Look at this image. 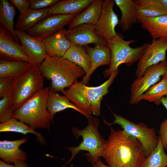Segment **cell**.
Returning <instances> with one entry per match:
<instances>
[{"mask_svg": "<svg viewBox=\"0 0 167 167\" xmlns=\"http://www.w3.org/2000/svg\"><path fill=\"white\" fill-rule=\"evenodd\" d=\"M110 133L102 157L110 167H140L145 158L142 146L123 130L110 126Z\"/></svg>", "mask_w": 167, "mask_h": 167, "instance_id": "obj_1", "label": "cell"}, {"mask_svg": "<svg viewBox=\"0 0 167 167\" xmlns=\"http://www.w3.org/2000/svg\"><path fill=\"white\" fill-rule=\"evenodd\" d=\"M39 68L44 78L50 81V89L55 92L70 88L86 74L81 67L62 57L47 55Z\"/></svg>", "mask_w": 167, "mask_h": 167, "instance_id": "obj_2", "label": "cell"}, {"mask_svg": "<svg viewBox=\"0 0 167 167\" xmlns=\"http://www.w3.org/2000/svg\"><path fill=\"white\" fill-rule=\"evenodd\" d=\"M119 70L113 73L108 79L100 85L88 87L77 81L61 92L71 102L90 115H101V104L104 96L118 75Z\"/></svg>", "mask_w": 167, "mask_h": 167, "instance_id": "obj_3", "label": "cell"}, {"mask_svg": "<svg viewBox=\"0 0 167 167\" xmlns=\"http://www.w3.org/2000/svg\"><path fill=\"white\" fill-rule=\"evenodd\" d=\"M87 119L88 123L83 129L79 130L76 127L72 128V133L76 138H78L81 136L83 140L77 146H70L66 148L71 152L72 156L64 166L72 161L82 151L88 152L85 155L88 161L93 165L95 164L97 158L102 157L107 140H105L99 132L100 120L96 117L92 116Z\"/></svg>", "mask_w": 167, "mask_h": 167, "instance_id": "obj_4", "label": "cell"}, {"mask_svg": "<svg viewBox=\"0 0 167 167\" xmlns=\"http://www.w3.org/2000/svg\"><path fill=\"white\" fill-rule=\"evenodd\" d=\"M50 88L45 87L37 92L18 109L13 118L29 125L33 129L49 128L53 119L47 107Z\"/></svg>", "mask_w": 167, "mask_h": 167, "instance_id": "obj_5", "label": "cell"}, {"mask_svg": "<svg viewBox=\"0 0 167 167\" xmlns=\"http://www.w3.org/2000/svg\"><path fill=\"white\" fill-rule=\"evenodd\" d=\"M136 41L130 40H125L121 34L117 35L108 42L111 53V61L108 68L105 71V75L110 76L111 74L118 69L119 66L126 64L131 66L140 59L150 43H146L142 45L133 48L130 44Z\"/></svg>", "mask_w": 167, "mask_h": 167, "instance_id": "obj_6", "label": "cell"}, {"mask_svg": "<svg viewBox=\"0 0 167 167\" xmlns=\"http://www.w3.org/2000/svg\"><path fill=\"white\" fill-rule=\"evenodd\" d=\"M44 77L39 67L33 66L28 71L14 80L10 97L11 106L15 111L43 88Z\"/></svg>", "mask_w": 167, "mask_h": 167, "instance_id": "obj_7", "label": "cell"}, {"mask_svg": "<svg viewBox=\"0 0 167 167\" xmlns=\"http://www.w3.org/2000/svg\"><path fill=\"white\" fill-rule=\"evenodd\" d=\"M114 120L111 123L105 120L109 126L113 124L120 125L125 132L137 139L141 144L145 158L149 156L156 147L158 141L155 129L143 122L135 123L121 115L113 113Z\"/></svg>", "mask_w": 167, "mask_h": 167, "instance_id": "obj_8", "label": "cell"}, {"mask_svg": "<svg viewBox=\"0 0 167 167\" xmlns=\"http://www.w3.org/2000/svg\"><path fill=\"white\" fill-rule=\"evenodd\" d=\"M167 69L166 59L147 68L143 76L137 77L131 85L130 104L134 105L139 102L142 100V95L157 83Z\"/></svg>", "mask_w": 167, "mask_h": 167, "instance_id": "obj_9", "label": "cell"}, {"mask_svg": "<svg viewBox=\"0 0 167 167\" xmlns=\"http://www.w3.org/2000/svg\"><path fill=\"white\" fill-rule=\"evenodd\" d=\"M115 4L114 0L103 1L100 17L95 25L97 34L107 42L117 35L115 28L119 20L113 10Z\"/></svg>", "mask_w": 167, "mask_h": 167, "instance_id": "obj_10", "label": "cell"}, {"mask_svg": "<svg viewBox=\"0 0 167 167\" xmlns=\"http://www.w3.org/2000/svg\"><path fill=\"white\" fill-rule=\"evenodd\" d=\"M0 59L32 62L20 44L8 30L0 26Z\"/></svg>", "mask_w": 167, "mask_h": 167, "instance_id": "obj_11", "label": "cell"}, {"mask_svg": "<svg viewBox=\"0 0 167 167\" xmlns=\"http://www.w3.org/2000/svg\"><path fill=\"white\" fill-rule=\"evenodd\" d=\"M76 15H49L27 32L29 35L41 40L46 38L69 25Z\"/></svg>", "mask_w": 167, "mask_h": 167, "instance_id": "obj_12", "label": "cell"}, {"mask_svg": "<svg viewBox=\"0 0 167 167\" xmlns=\"http://www.w3.org/2000/svg\"><path fill=\"white\" fill-rule=\"evenodd\" d=\"M167 40L158 39L150 43L139 60L135 70L137 77H141L148 67L166 59Z\"/></svg>", "mask_w": 167, "mask_h": 167, "instance_id": "obj_13", "label": "cell"}, {"mask_svg": "<svg viewBox=\"0 0 167 167\" xmlns=\"http://www.w3.org/2000/svg\"><path fill=\"white\" fill-rule=\"evenodd\" d=\"M66 38L72 43L84 46L89 44L108 45L107 41L96 33L95 25L84 24L71 29L65 30Z\"/></svg>", "mask_w": 167, "mask_h": 167, "instance_id": "obj_14", "label": "cell"}, {"mask_svg": "<svg viewBox=\"0 0 167 167\" xmlns=\"http://www.w3.org/2000/svg\"><path fill=\"white\" fill-rule=\"evenodd\" d=\"M23 49L34 66L39 67L47 56L42 40L31 36L25 32L15 29Z\"/></svg>", "mask_w": 167, "mask_h": 167, "instance_id": "obj_15", "label": "cell"}, {"mask_svg": "<svg viewBox=\"0 0 167 167\" xmlns=\"http://www.w3.org/2000/svg\"><path fill=\"white\" fill-rule=\"evenodd\" d=\"M84 47L89 56L91 62L90 70L83 77L81 81L86 84L88 83L91 75L97 68L101 66H110L111 53L108 45H95L93 47L87 45Z\"/></svg>", "mask_w": 167, "mask_h": 167, "instance_id": "obj_16", "label": "cell"}, {"mask_svg": "<svg viewBox=\"0 0 167 167\" xmlns=\"http://www.w3.org/2000/svg\"><path fill=\"white\" fill-rule=\"evenodd\" d=\"M63 28L43 39L45 52L48 56L63 57L71 46L72 43L66 37Z\"/></svg>", "mask_w": 167, "mask_h": 167, "instance_id": "obj_17", "label": "cell"}, {"mask_svg": "<svg viewBox=\"0 0 167 167\" xmlns=\"http://www.w3.org/2000/svg\"><path fill=\"white\" fill-rule=\"evenodd\" d=\"M28 140L26 138L12 141L4 140L0 141V157L5 161L13 163L16 165L27 159L25 152L20 146Z\"/></svg>", "mask_w": 167, "mask_h": 167, "instance_id": "obj_18", "label": "cell"}, {"mask_svg": "<svg viewBox=\"0 0 167 167\" xmlns=\"http://www.w3.org/2000/svg\"><path fill=\"white\" fill-rule=\"evenodd\" d=\"M94 0H63L49 8V15H77L88 7Z\"/></svg>", "mask_w": 167, "mask_h": 167, "instance_id": "obj_19", "label": "cell"}, {"mask_svg": "<svg viewBox=\"0 0 167 167\" xmlns=\"http://www.w3.org/2000/svg\"><path fill=\"white\" fill-rule=\"evenodd\" d=\"M138 20L143 28L149 33L152 41L167 40V14L154 18H139Z\"/></svg>", "mask_w": 167, "mask_h": 167, "instance_id": "obj_20", "label": "cell"}, {"mask_svg": "<svg viewBox=\"0 0 167 167\" xmlns=\"http://www.w3.org/2000/svg\"><path fill=\"white\" fill-rule=\"evenodd\" d=\"M103 1L94 0L88 7L75 16L68 25V29L84 24L95 25L100 17Z\"/></svg>", "mask_w": 167, "mask_h": 167, "instance_id": "obj_21", "label": "cell"}, {"mask_svg": "<svg viewBox=\"0 0 167 167\" xmlns=\"http://www.w3.org/2000/svg\"><path fill=\"white\" fill-rule=\"evenodd\" d=\"M47 107L49 113L53 118L56 113L69 108L75 110L87 118L92 116L71 102L65 96L60 95L50 89L47 99Z\"/></svg>", "mask_w": 167, "mask_h": 167, "instance_id": "obj_22", "label": "cell"}, {"mask_svg": "<svg viewBox=\"0 0 167 167\" xmlns=\"http://www.w3.org/2000/svg\"><path fill=\"white\" fill-rule=\"evenodd\" d=\"M120 10L122 15L118 25L124 32L129 30L138 22L135 6L133 0H114Z\"/></svg>", "mask_w": 167, "mask_h": 167, "instance_id": "obj_23", "label": "cell"}, {"mask_svg": "<svg viewBox=\"0 0 167 167\" xmlns=\"http://www.w3.org/2000/svg\"><path fill=\"white\" fill-rule=\"evenodd\" d=\"M33 66L30 63L0 59V78L15 79L24 75Z\"/></svg>", "mask_w": 167, "mask_h": 167, "instance_id": "obj_24", "label": "cell"}, {"mask_svg": "<svg viewBox=\"0 0 167 167\" xmlns=\"http://www.w3.org/2000/svg\"><path fill=\"white\" fill-rule=\"evenodd\" d=\"M136 13L139 18H154L167 14L159 0H134Z\"/></svg>", "mask_w": 167, "mask_h": 167, "instance_id": "obj_25", "label": "cell"}, {"mask_svg": "<svg viewBox=\"0 0 167 167\" xmlns=\"http://www.w3.org/2000/svg\"><path fill=\"white\" fill-rule=\"evenodd\" d=\"M49 7L39 10L30 9L25 14H19L15 24V29L27 32L49 15Z\"/></svg>", "mask_w": 167, "mask_h": 167, "instance_id": "obj_26", "label": "cell"}, {"mask_svg": "<svg viewBox=\"0 0 167 167\" xmlns=\"http://www.w3.org/2000/svg\"><path fill=\"white\" fill-rule=\"evenodd\" d=\"M63 58L67 59L82 69L87 74L91 67V62L89 56L84 46L72 43L70 48Z\"/></svg>", "mask_w": 167, "mask_h": 167, "instance_id": "obj_27", "label": "cell"}, {"mask_svg": "<svg viewBox=\"0 0 167 167\" xmlns=\"http://www.w3.org/2000/svg\"><path fill=\"white\" fill-rule=\"evenodd\" d=\"M16 14L15 7L9 1L0 0V24L3 27L9 31L19 41L15 29L14 28V19Z\"/></svg>", "mask_w": 167, "mask_h": 167, "instance_id": "obj_28", "label": "cell"}, {"mask_svg": "<svg viewBox=\"0 0 167 167\" xmlns=\"http://www.w3.org/2000/svg\"><path fill=\"white\" fill-rule=\"evenodd\" d=\"M157 144L150 155L145 158L140 167H166L167 166V154L163 146L160 138Z\"/></svg>", "mask_w": 167, "mask_h": 167, "instance_id": "obj_29", "label": "cell"}, {"mask_svg": "<svg viewBox=\"0 0 167 167\" xmlns=\"http://www.w3.org/2000/svg\"><path fill=\"white\" fill-rule=\"evenodd\" d=\"M0 132H14L25 135L32 133L36 135L41 142L44 141L41 134L36 131L29 125L14 118L0 123Z\"/></svg>", "mask_w": 167, "mask_h": 167, "instance_id": "obj_30", "label": "cell"}, {"mask_svg": "<svg viewBox=\"0 0 167 167\" xmlns=\"http://www.w3.org/2000/svg\"><path fill=\"white\" fill-rule=\"evenodd\" d=\"M166 95H167V75L165 73L160 82L151 87L142 95V99L159 105L161 103V98Z\"/></svg>", "mask_w": 167, "mask_h": 167, "instance_id": "obj_31", "label": "cell"}, {"mask_svg": "<svg viewBox=\"0 0 167 167\" xmlns=\"http://www.w3.org/2000/svg\"><path fill=\"white\" fill-rule=\"evenodd\" d=\"M0 100V122H7L13 118L15 111L12 108L9 97H5Z\"/></svg>", "mask_w": 167, "mask_h": 167, "instance_id": "obj_32", "label": "cell"}, {"mask_svg": "<svg viewBox=\"0 0 167 167\" xmlns=\"http://www.w3.org/2000/svg\"><path fill=\"white\" fill-rule=\"evenodd\" d=\"M14 80L7 78H0V98L10 96Z\"/></svg>", "mask_w": 167, "mask_h": 167, "instance_id": "obj_33", "label": "cell"}, {"mask_svg": "<svg viewBox=\"0 0 167 167\" xmlns=\"http://www.w3.org/2000/svg\"><path fill=\"white\" fill-rule=\"evenodd\" d=\"M60 1L59 0H29L30 9L39 10L48 8Z\"/></svg>", "mask_w": 167, "mask_h": 167, "instance_id": "obj_34", "label": "cell"}, {"mask_svg": "<svg viewBox=\"0 0 167 167\" xmlns=\"http://www.w3.org/2000/svg\"><path fill=\"white\" fill-rule=\"evenodd\" d=\"M10 2L19 10L20 14H24L30 9L29 0H9Z\"/></svg>", "mask_w": 167, "mask_h": 167, "instance_id": "obj_35", "label": "cell"}, {"mask_svg": "<svg viewBox=\"0 0 167 167\" xmlns=\"http://www.w3.org/2000/svg\"><path fill=\"white\" fill-rule=\"evenodd\" d=\"M159 134L164 149H167V118L161 123Z\"/></svg>", "mask_w": 167, "mask_h": 167, "instance_id": "obj_36", "label": "cell"}, {"mask_svg": "<svg viewBox=\"0 0 167 167\" xmlns=\"http://www.w3.org/2000/svg\"><path fill=\"white\" fill-rule=\"evenodd\" d=\"M95 164L97 165V167H110L105 165L99 158L96 160Z\"/></svg>", "mask_w": 167, "mask_h": 167, "instance_id": "obj_37", "label": "cell"}, {"mask_svg": "<svg viewBox=\"0 0 167 167\" xmlns=\"http://www.w3.org/2000/svg\"><path fill=\"white\" fill-rule=\"evenodd\" d=\"M161 102L167 110V95H166L161 98Z\"/></svg>", "mask_w": 167, "mask_h": 167, "instance_id": "obj_38", "label": "cell"}, {"mask_svg": "<svg viewBox=\"0 0 167 167\" xmlns=\"http://www.w3.org/2000/svg\"><path fill=\"white\" fill-rule=\"evenodd\" d=\"M0 167H16L15 166H14L11 165H10L5 163V162L0 161Z\"/></svg>", "mask_w": 167, "mask_h": 167, "instance_id": "obj_39", "label": "cell"}, {"mask_svg": "<svg viewBox=\"0 0 167 167\" xmlns=\"http://www.w3.org/2000/svg\"><path fill=\"white\" fill-rule=\"evenodd\" d=\"M163 7L167 11V0H159Z\"/></svg>", "mask_w": 167, "mask_h": 167, "instance_id": "obj_40", "label": "cell"}, {"mask_svg": "<svg viewBox=\"0 0 167 167\" xmlns=\"http://www.w3.org/2000/svg\"><path fill=\"white\" fill-rule=\"evenodd\" d=\"M93 167H97V165L96 164H95L94 165Z\"/></svg>", "mask_w": 167, "mask_h": 167, "instance_id": "obj_41", "label": "cell"}, {"mask_svg": "<svg viewBox=\"0 0 167 167\" xmlns=\"http://www.w3.org/2000/svg\"><path fill=\"white\" fill-rule=\"evenodd\" d=\"M165 73H166V75H167V69H166V72H165Z\"/></svg>", "mask_w": 167, "mask_h": 167, "instance_id": "obj_42", "label": "cell"}]
</instances>
